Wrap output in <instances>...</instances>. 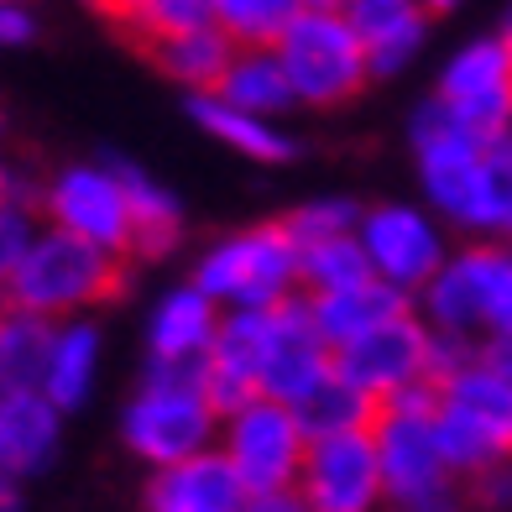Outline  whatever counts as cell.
Listing matches in <instances>:
<instances>
[{"label":"cell","instance_id":"cell-8","mask_svg":"<svg viewBox=\"0 0 512 512\" xmlns=\"http://www.w3.org/2000/svg\"><path fill=\"white\" fill-rule=\"evenodd\" d=\"M215 450L230 471H236V481L246 492H283V486L298 481L309 434H304V424H298V413L288 403L246 398L241 408L220 413Z\"/></svg>","mask_w":512,"mask_h":512},{"label":"cell","instance_id":"cell-22","mask_svg":"<svg viewBox=\"0 0 512 512\" xmlns=\"http://www.w3.org/2000/svg\"><path fill=\"white\" fill-rule=\"evenodd\" d=\"M121 173V189H126V220H131V256L142 262H162L173 256L183 241V204L168 183H157L147 168L136 162H115Z\"/></svg>","mask_w":512,"mask_h":512},{"label":"cell","instance_id":"cell-43","mask_svg":"<svg viewBox=\"0 0 512 512\" xmlns=\"http://www.w3.org/2000/svg\"><path fill=\"white\" fill-rule=\"evenodd\" d=\"M309 6H340V0H309Z\"/></svg>","mask_w":512,"mask_h":512},{"label":"cell","instance_id":"cell-31","mask_svg":"<svg viewBox=\"0 0 512 512\" xmlns=\"http://www.w3.org/2000/svg\"><path fill=\"white\" fill-rule=\"evenodd\" d=\"M293 413H298V424H304V434H309V439H324V434H351V429H366L377 408H371L351 382H340L335 371H330V377H324V382H319V387H314V392H309V398L298 403Z\"/></svg>","mask_w":512,"mask_h":512},{"label":"cell","instance_id":"cell-13","mask_svg":"<svg viewBox=\"0 0 512 512\" xmlns=\"http://www.w3.org/2000/svg\"><path fill=\"white\" fill-rule=\"evenodd\" d=\"M293 492L304 502V512H382L387 492H382L377 450H371V429L309 439Z\"/></svg>","mask_w":512,"mask_h":512},{"label":"cell","instance_id":"cell-41","mask_svg":"<svg viewBox=\"0 0 512 512\" xmlns=\"http://www.w3.org/2000/svg\"><path fill=\"white\" fill-rule=\"evenodd\" d=\"M0 168H6V121H0Z\"/></svg>","mask_w":512,"mask_h":512},{"label":"cell","instance_id":"cell-25","mask_svg":"<svg viewBox=\"0 0 512 512\" xmlns=\"http://www.w3.org/2000/svg\"><path fill=\"white\" fill-rule=\"evenodd\" d=\"M152 63L168 74L173 84H183L189 95H209V89L220 84L230 53H236V42H230L220 27H194V32H178V37H162V42H147Z\"/></svg>","mask_w":512,"mask_h":512},{"label":"cell","instance_id":"cell-37","mask_svg":"<svg viewBox=\"0 0 512 512\" xmlns=\"http://www.w3.org/2000/svg\"><path fill=\"white\" fill-rule=\"evenodd\" d=\"M0 512H27V481L0 471Z\"/></svg>","mask_w":512,"mask_h":512},{"label":"cell","instance_id":"cell-34","mask_svg":"<svg viewBox=\"0 0 512 512\" xmlns=\"http://www.w3.org/2000/svg\"><path fill=\"white\" fill-rule=\"evenodd\" d=\"M471 502H465V486L450 481L439 486V492H418V497H403V502H387L382 512H465Z\"/></svg>","mask_w":512,"mask_h":512},{"label":"cell","instance_id":"cell-6","mask_svg":"<svg viewBox=\"0 0 512 512\" xmlns=\"http://www.w3.org/2000/svg\"><path fill=\"white\" fill-rule=\"evenodd\" d=\"M272 53L288 74L293 105L335 110V105H351L371 84L361 37L351 32V21L335 6H304L293 16V27L272 42Z\"/></svg>","mask_w":512,"mask_h":512},{"label":"cell","instance_id":"cell-36","mask_svg":"<svg viewBox=\"0 0 512 512\" xmlns=\"http://www.w3.org/2000/svg\"><path fill=\"white\" fill-rule=\"evenodd\" d=\"M241 512H304V502H298L293 486H283V492H246Z\"/></svg>","mask_w":512,"mask_h":512},{"label":"cell","instance_id":"cell-3","mask_svg":"<svg viewBox=\"0 0 512 512\" xmlns=\"http://www.w3.org/2000/svg\"><path fill=\"white\" fill-rule=\"evenodd\" d=\"M215 439L220 408L209 403L199 366H147L121 408V445L142 465L162 471V465L215 450Z\"/></svg>","mask_w":512,"mask_h":512},{"label":"cell","instance_id":"cell-1","mask_svg":"<svg viewBox=\"0 0 512 512\" xmlns=\"http://www.w3.org/2000/svg\"><path fill=\"white\" fill-rule=\"evenodd\" d=\"M121 277H126L121 256H110L79 236H63L53 225H37V236L16 256L0 298L11 309H27L37 319L58 324V319H84L105 298H115Z\"/></svg>","mask_w":512,"mask_h":512},{"label":"cell","instance_id":"cell-33","mask_svg":"<svg viewBox=\"0 0 512 512\" xmlns=\"http://www.w3.org/2000/svg\"><path fill=\"white\" fill-rule=\"evenodd\" d=\"M465 502L481 512H512V460H497L481 476L465 481Z\"/></svg>","mask_w":512,"mask_h":512},{"label":"cell","instance_id":"cell-27","mask_svg":"<svg viewBox=\"0 0 512 512\" xmlns=\"http://www.w3.org/2000/svg\"><path fill=\"white\" fill-rule=\"evenodd\" d=\"M366 256L356 246V236H330V241H309L298 246V298L314 293H340L366 283Z\"/></svg>","mask_w":512,"mask_h":512},{"label":"cell","instance_id":"cell-26","mask_svg":"<svg viewBox=\"0 0 512 512\" xmlns=\"http://www.w3.org/2000/svg\"><path fill=\"white\" fill-rule=\"evenodd\" d=\"M48 335H53L48 319H37L27 309H11L6 298H0V392L37 387L42 356H48Z\"/></svg>","mask_w":512,"mask_h":512},{"label":"cell","instance_id":"cell-10","mask_svg":"<svg viewBox=\"0 0 512 512\" xmlns=\"http://www.w3.org/2000/svg\"><path fill=\"white\" fill-rule=\"evenodd\" d=\"M335 377L351 382L371 408L403 398L413 387H429L434 382V330L418 319V309H408L398 319L377 324L371 335L351 340L345 351H335Z\"/></svg>","mask_w":512,"mask_h":512},{"label":"cell","instance_id":"cell-38","mask_svg":"<svg viewBox=\"0 0 512 512\" xmlns=\"http://www.w3.org/2000/svg\"><path fill=\"white\" fill-rule=\"evenodd\" d=\"M481 356L492 361V366L502 371V377L512 382V335H502V340H492V345H481Z\"/></svg>","mask_w":512,"mask_h":512},{"label":"cell","instance_id":"cell-39","mask_svg":"<svg viewBox=\"0 0 512 512\" xmlns=\"http://www.w3.org/2000/svg\"><path fill=\"white\" fill-rule=\"evenodd\" d=\"M418 6H424L429 16H450V11H460L465 0H418Z\"/></svg>","mask_w":512,"mask_h":512},{"label":"cell","instance_id":"cell-23","mask_svg":"<svg viewBox=\"0 0 512 512\" xmlns=\"http://www.w3.org/2000/svg\"><path fill=\"white\" fill-rule=\"evenodd\" d=\"M460 236L471 241H512V131L481 147L471 199L460 215Z\"/></svg>","mask_w":512,"mask_h":512},{"label":"cell","instance_id":"cell-29","mask_svg":"<svg viewBox=\"0 0 512 512\" xmlns=\"http://www.w3.org/2000/svg\"><path fill=\"white\" fill-rule=\"evenodd\" d=\"M209 6H215V27L236 48H272L309 0H209Z\"/></svg>","mask_w":512,"mask_h":512},{"label":"cell","instance_id":"cell-4","mask_svg":"<svg viewBox=\"0 0 512 512\" xmlns=\"http://www.w3.org/2000/svg\"><path fill=\"white\" fill-rule=\"evenodd\" d=\"M434 335L492 345L512 335V241H471L450 251L434 283L413 298Z\"/></svg>","mask_w":512,"mask_h":512},{"label":"cell","instance_id":"cell-14","mask_svg":"<svg viewBox=\"0 0 512 512\" xmlns=\"http://www.w3.org/2000/svg\"><path fill=\"white\" fill-rule=\"evenodd\" d=\"M330 371H335V356H330V345L314 335L304 298H288V304L267 309L262 366H256V398L298 408L324 377H330Z\"/></svg>","mask_w":512,"mask_h":512},{"label":"cell","instance_id":"cell-20","mask_svg":"<svg viewBox=\"0 0 512 512\" xmlns=\"http://www.w3.org/2000/svg\"><path fill=\"white\" fill-rule=\"evenodd\" d=\"M304 309H309L314 335H319L324 345H330V356H335V351H345L351 340L371 335L377 324H387V319L408 314V309H413V298H403L398 288L377 283V277H366V283H356V288H340V293H314V298H304Z\"/></svg>","mask_w":512,"mask_h":512},{"label":"cell","instance_id":"cell-40","mask_svg":"<svg viewBox=\"0 0 512 512\" xmlns=\"http://www.w3.org/2000/svg\"><path fill=\"white\" fill-rule=\"evenodd\" d=\"M497 37L507 42V53H512V0H507V6H502V27H497Z\"/></svg>","mask_w":512,"mask_h":512},{"label":"cell","instance_id":"cell-35","mask_svg":"<svg viewBox=\"0 0 512 512\" xmlns=\"http://www.w3.org/2000/svg\"><path fill=\"white\" fill-rule=\"evenodd\" d=\"M37 37V16L27 0H0V48H27Z\"/></svg>","mask_w":512,"mask_h":512},{"label":"cell","instance_id":"cell-12","mask_svg":"<svg viewBox=\"0 0 512 512\" xmlns=\"http://www.w3.org/2000/svg\"><path fill=\"white\" fill-rule=\"evenodd\" d=\"M37 215H48L53 230L79 236L110 256H131V220H126V189L115 162H68L42 183Z\"/></svg>","mask_w":512,"mask_h":512},{"label":"cell","instance_id":"cell-16","mask_svg":"<svg viewBox=\"0 0 512 512\" xmlns=\"http://www.w3.org/2000/svg\"><path fill=\"white\" fill-rule=\"evenodd\" d=\"M63 450V413L37 387L0 392V471L16 481L42 476Z\"/></svg>","mask_w":512,"mask_h":512},{"label":"cell","instance_id":"cell-42","mask_svg":"<svg viewBox=\"0 0 512 512\" xmlns=\"http://www.w3.org/2000/svg\"><path fill=\"white\" fill-rule=\"evenodd\" d=\"M95 6H100V11H105V16H110V11H115V6H121V0H95Z\"/></svg>","mask_w":512,"mask_h":512},{"label":"cell","instance_id":"cell-32","mask_svg":"<svg viewBox=\"0 0 512 512\" xmlns=\"http://www.w3.org/2000/svg\"><path fill=\"white\" fill-rule=\"evenodd\" d=\"M356 220H361V204L345 199V194H324V199H309L298 204L293 215H283V230L293 251L309 246V241H330V236H356Z\"/></svg>","mask_w":512,"mask_h":512},{"label":"cell","instance_id":"cell-17","mask_svg":"<svg viewBox=\"0 0 512 512\" xmlns=\"http://www.w3.org/2000/svg\"><path fill=\"white\" fill-rule=\"evenodd\" d=\"M215 330L220 309L194 283L168 288L147 314V366H199L215 345Z\"/></svg>","mask_w":512,"mask_h":512},{"label":"cell","instance_id":"cell-2","mask_svg":"<svg viewBox=\"0 0 512 512\" xmlns=\"http://www.w3.org/2000/svg\"><path fill=\"white\" fill-rule=\"evenodd\" d=\"M434 439L460 486L486 465L512 460V382L481 351L434 382Z\"/></svg>","mask_w":512,"mask_h":512},{"label":"cell","instance_id":"cell-9","mask_svg":"<svg viewBox=\"0 0 512 512\" xmlns=\"http://www.w3.org/2000/svg\"><path fill=\"white\" fill-rule=\"evenodd\" d=\"M366 429H371V450H377V465H382L387 502L439 492V486L455 481L445 471V455H439V439H434V382L382 403Z\"/></svg>","mask_w":512,"mask_h":512},{"label":"cell","instance_id":"cell-21","mask_svg":"<svg viewBox=\"0 0 512 512\" xmlns=\"http://www.w3.org/2000/svg\"><path fill=\"white\" fill-rule=\"evenodd\" d=\"M189 115H194V126L209 136V142L230 147V152L246 157V162L277 168V162H293L298 157L293 131H283L277 121H267V115H251V110L225 105L220 95H189Z\"/></svg>","mask_w":512,"mask_h":512},{"label":"cell","instance_id":"cell-18","mask_svg":"<svg viewBox=\"0 0 512 512\" xmlns=\"http://www.w3.org/2000/svg\"><path fill=\"white\" fill-rule=\"evenodd\" d=\"M100 361H105L100 324L95 319H58L53 335H48V356H42L37 392L68 418L74 408H84L89 398H95Z\"/></svg>","mask_w":512,"mask_h":512},{"label":"cell","instance_id":"cell-15","mask_svg":"<svg viewBox=\"0 0 512 512\" xmlns=\"http://www.w3.org/2000/svg\"><path fill=\"white\" fill-rule=\"evenodd\" d=\"M351 32L361 37L366 63H371V79H392L403 68L418 63V53L429 48V11L418 0H340L335 6Z\"/></svg>","mask_w":512,"mask_h":512},{"label":"cell","instance_id":"cell-11","mask_svg":"<svg viewBox=\"0 0 512 512\" xmlns=\"http://www.w3.org/2000/svg\"><path fill=\"white\" fill-rule=\"evenodd\" d=\"M445 115L492 142V136L512 131V53L497 32L471 37L439 63V79H434V95H429Z\"/></svg>","mask_w":512,"mask_h":512},{"label":"cell","instance_id":"cell-30","mask_svg":"<svg viewBox=\"0 0 512 512\" xmlns=\"http://www.w3.org/2000/svg\"><path fill=\"white\" fill-rule=\"evenodd\" d=\"M110 16L142 48L147 42H162V37H178V32H194V27H215V6L209 0H121Z\"/></svg>","mask_w":512,"mask_h":512},{"label":"cell","instance_id":"cell-28","mask_svg":"<svg viewBox=\"0 0 512 512\" xmlns=\"http://www.w3.org/2000/svg\"><path fill=\"white\" fill-rule=\"evenodd\" d=\"M37 199H42V183L27 178L21 168H0V288L16 267V256L27 251V241L37 236Z\"/></svg>","mask_w":512,"mask_h":512},{"label":"cell","instance_id":"cell-7","mask_svg":"<svg viewBox=\"0 0 512 512\" xmlns=\"http://www.w3.org/2000/svg\"><path fill=\"white\" fill-rule=\"evenodd\" d=\"M356 246L366 256V272L377 283L398 288L403 298H418L434 272L450 262V230L439 225L424 204H361V220H356Z\"/></svg>","mask_w":512,"mask_h":512},{"label":"cell","instance_id":"cell-19","mask_svg":"<svg viewBox=\"0 0 512 512\" xmlns=\"http://www.w3.org/2000/svg\"><path fill=\"white\" fill-rule=\"evenodd\" d=\"M241 502L246 486L220 460V450L162 465L147 481V512H241Z\"/></svg>","mask_w":512,"mask_h":512},{"label":"cell","instance_id":"cell-5","mask_svg":"<svg viewBox=\"0 0 512 512\" xmlns=\"http://www.w3.org/2000/svg\"><path fill=\"white\" fill-rule=\"evenodd\" d=\"M189 283L220 314H230V309H277V304H288V298H298V251L288 241L283 220L246 225V230H230V236L209 241L194 256Z\"/></svg>","mask_w":512,"mask_h":512},{"label":"cell","instance_id":"cell-24","mask_svg":"<svg viewBox=\"0 0 512 512\" xmlns=\"http://www.w3.org/2000/svg\"><path fill=\"white\" fill-rule=\"evenodd\" d=\"M209 95H220L225 105H236V110L267 115V121H277V115L293 110L288 74H283V63H277L272 48H236L230 63H225V74H220V84L209 89Z\"/></svg>","mask_w":512,"mask_h":512}]
</instances>
